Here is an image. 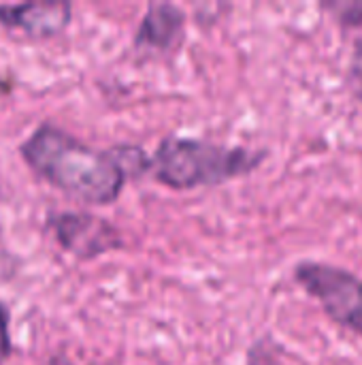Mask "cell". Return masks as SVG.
<instances>
[{
  "label": "cell",
  "mask_w": 362,
  "mask_h": 365,
  "mask_svg": "<svg viewBox=\"0 0 362 365\" xmlns=\"http://www.w3.org/2000/svg\"><path fill=\"white\" fill-rule=\"evenodd\" d=\"M45 365H73V364H70V359H66V357H62V355H55V357H51V359H49Z\"/></svg>",
  "instance_id": "30bf717a"
},
{
  "label": "cell",
  "mask_w": 362,
  "mask_h": 365,
  "mask_svg": "<svg viewBox=\"0 0 362 365\" xmlns=\"http://www.w3.org/2000/svg\"><path fill=\"white\" fill-rule=\"evenodd\" d=\"M55 242L73 257L87 261L122 248V233L109 220L87 212H60L49 216Z\"/></svg>",
  "instance_id": "277c9868"
},
{
  "label": "cell",
  "mask_w": 362,
  "mask_h": 365,
  "mask_svg": "<svg viewBox=\"0 0 362 365\" xmlns=\"http://www.w3.org/2000/svg\"><path fill=\"white\" fill-rule=\"evenodd\" d=\"M11 351H13V344H11V331H9V310L0 304V364L9 359Z\"/></svg>",
  "instance_id": "ba28073f"
},
{
  "label": "cell",
  "mask_w": 362,
  "mask_h": 365,
  "mask_svg": "<svg viewBox=\"0 0 362 365\" xmlns=\"http://www.w3.org/2000/svg\"><path fill=\"white\" fill-rule=\"evenodd\" d=\"M294 280L312 295L326 317L362 338V278L339 265L301 261Z\"/></svg>",
  "instance_id": "3957f363"
},
{
  "label": "cell",
  "mask_w": 362,
  "mask_h": 365,
  "mask_svg": "<svg viewBox=\"0 0 362 365\" xmlns=\"http://www.w3.org/2000/svg\"><path fill=\"white\" fill-rule=\"evenodd\" d=\"M186 13L173 2H151L134 34L139 49L173 51L183 41Z\"/></svg>",
  "instance_id": "8992f818"
},
{
  "label": "cell",
  "mask_w": 362,
  "mask_h": 365,
  "mask_svg": "<svg viewBox=\"0 0 362 365\" xmlns=\"http://www.w3.org/2000/svg\"><path fill=\"white\" fill-rule=\"evenodd\" d=\"M19 154L51 186L92 205L113 203L128 180L113 150H94L49 122L32 130Z\"/></svg>",
  "instance_id": "6da1fadb"
},
{
  "label": "cell",
  "mask_w": 362,
  "mask_h": 365,
  "mask_svg": "<svg viewBox=\"0 0 362 365\" xmlns=\"http://www.w3.org/2000/svg\"><path fill=\"white\" fill-rule=\"evenodd\" d=\"M350 71H352V79L358 83L362 90V34L354 43V51H352V62H350Z\"/></svg>",
  "instance_id": "9c48e42d"
},
{
  "label": "cell",
  "mask_w": 362,
  "mask_h": 365,
  "mask_svg": "<svg viewBox=\"0 0 362 365\" xmlns=\"http://www.w3.org/2000/svg\"><path fill=\"white\" fill-rule=\"evenodd\" d=\"M267 152L230 148L192 137H166L160 141L154 158V178L175 190L198 186H220L228 180L252 173Z\"/></svg>",
  "instance_id": "7a4b0ae2"
},
{
  "label": "cell",
  "mask_w": 362,
  "mask_h": 365,
  "mask_svg": "<svg viewBox=\"0 0 362 365\" xmlns=\"http://www.w3.org/2000/svg\"><path fill=\"white\" fill-rule=\"evenodd\" d=\"M4 274V259H0V276Z\"/></svg>",
  "instance_id": "8fae6325"
},
{
  "label": "cell",
  "mask_w": 362,
  "mask_h": 365,
  "mask_svg": "<svg viewBox=\"0 0 362 365\" xmlns=\"http://www.w3.org/2000/svg\"><path fill=\"white\" fill-rule=\"evenodd\" d=\"M73 19V6L64 0H38L0 4V28L19 30L32 38H51Z\"/></svg>",
  "instance_id": "5b68a950"
},
{
  "label": "cell",
  "mask_w": 362,
  "mask_h": 365,
  "mask_svg": "<svg viewBox=\"0 0 362 365\" xmlns=\"http://www.w3.org/2000/svg\"><path fill=\"white\" fill-rule=\"evenodd\" d=\"M322 6L346 30H362V0H331Z\"/></svg>",
  "instance_id": "52a82bcc"
}]
</instances>
